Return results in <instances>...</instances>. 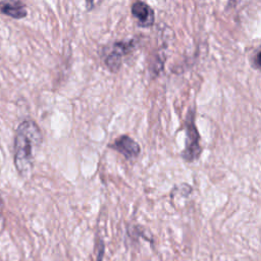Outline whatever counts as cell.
Segmentation results:
<instances>
[{
  "instance_id": "obj_1",
  "label": "cell",
  "mask_w": 261,
  "mask_h": 261,
  "mask_svg": "<svg viewBox=\"0 0 261 261\" xmlns=\"http://www.w3.org/2000/svg\"><path fill=\"white\" fill-rule=\"evenodd\" d=\"M43 140L38 124L31 120H23L17 127L14 138V165L18 173L28 175L33 167L34 154Z\"/></svg>"
},
{
  "instance_id": "obj_2",
  "label": "cell",
  "mask_w": 261,
  "mask_h": 261,
  "mask_svg": "<svg viewBox=\"0 0 261 261\" xmlns=\"http://www.w3.org/2000/svg\"><path fill=\"white\" fill-rule=\"evenodd\" d=\"M194 118V111L189 112L186 119V145L181 153L182 159L187 162H193L197 160L202 153V147L200 146V136L195 125Z\"/></svg>"
},
{
  "instance_id": "obj_3",
  "label": "cell",
  "mask_w": 261,
  "mask_h": 261,
  "mask_svg": "<svg viewBox=\"0 0 261 261\" xmlns=\"http://www.w3.org/2000/svg\"><path fill=\"white\" fill-rule=\"evenodd\" d=\"M135 47V40L121 41L113 44L112 50L105 58V64L110 71L116 72L121 66V58L123 55L129 53Z\"/></svg>"
},
{
  "instance_id": "obj_4",
  "label": "cell",
  "mask_w": 261,
  "mask_h": 261,
  "mask_svg": "<svg viewBox=\"0 0 261 261\" xmlns=\"http://www.w3.org/2000/svg\"><path fill=\"white\" fill-rule=\"evenodd\" d=\"M109 147L122 154L126 159H134L138 157L141 152L140 145L134 139L126 135L118 137L114 142L109 145Z\"/></svg>"
},
{
  "instance_id": "obj_5",
  "label": "cell",
  "mask_w": 261,
  "mask_h": 261,
  "mask_svg": "<svg viewBox=\"0 0 261 261\" xmlns=\"http://www.w3.org/2000/svg\"><path fill=\"white\" fill-rule=\"evenodd\" d=\"M132 14L137 18L138 24L140 27L149 28L154 24V11L148 4L143 1H136L132 5Z\"/></svg>"
},
{
  "instance_id": "obj_6",
  "label": "cell",
  "mask_w": 261,
  "mask_h": 261,
  "mask_svg": "<svg viewBox=\"0 0 261 261\" xmlns=\"http://www.w3.org/2000/svg\"><path fill=\"white\" fill-rule=\"evenodd\" d=\"M0 13L15 19L27 16L25 5L20 0H2L0 1Z\"/></svg>"
},
{
  "instance_id": "obj_7",
  "label": "cell",
  "mask_w": 261,
  "mask_h": 261,
  "mask_svg": "<svg viewBox=\"0 0 261 261\" xmlns=\"http://www.w3.org/2000/svg\"><path fill=\"white\" fill-rule=\"evenodd\" d=\"M104 251H105L104 243H103V241H100V243H99V251H98V256H97V261H102V260H103Z\"/></svg>"
},
{
  "instance_id": "obj_8",
  "label": "cell",
  "mask_w": 261,
  "mask_h": 261,
  "mask_svg": "<svg viewBox=\"0 0 261 261\" xmlns=\"http://www.w3.org/2000/svg\"><path fill=\"white\" fill-rule=\"evenodd\" d=\"M254 56H255V59L253 60L252 65H253L256 69H258L259 66H260V50H259V49H257V51L255 52Z\"/></svg>"
},
{
  "instance_id": "obj_9",
  "label": "cell",
  "mask_w": 261,
  "mask_h": 261,
  "mask_svg": "<svg viewBox=\"0 0 261 261\" xmlns=\"http://www.w3.org/2000/svg\"><path fill=\"white\" fill-rule=\"evenodd\" d=\"M86 4H87V9L90 10L93 8L94 5V0H86Z\"/></svg>"
}]
</instances>
